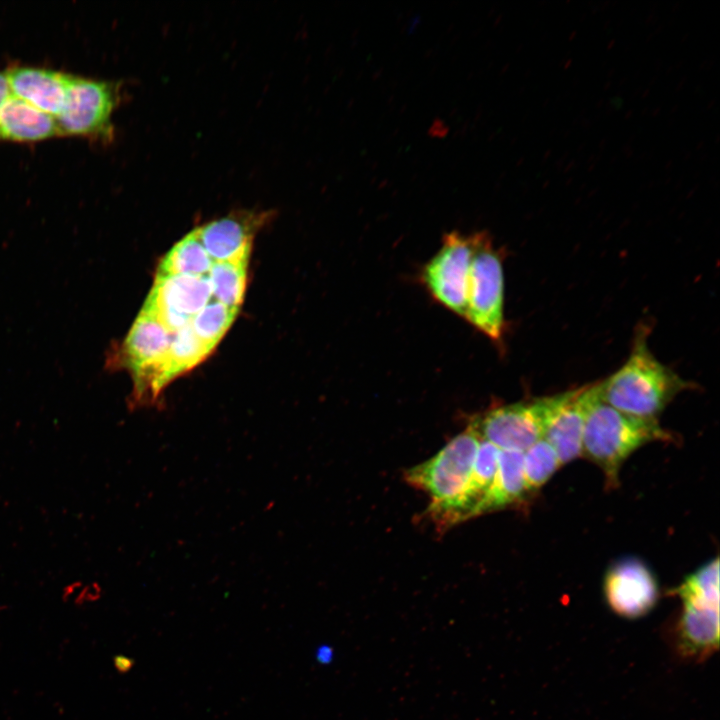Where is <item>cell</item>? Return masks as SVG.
Segmentation results:
<instances>
[{"mask_svg": "<svg viewBox=\"0 0 720 720\" xmlns=\"http://www.w3.org/2000/svg\"><path fill=\"white\" fill-rule=\"evenodd\" d=\"M597 393V383L555 394L543 439L555 450L561 464L582 454L586 416Z\"/></svg>", "mask_w": 720, "mask_h": 720, "instance_id": "10", "label": "cell"}, {"mask_svg": "<svg viewBox=\"0 0 720 720\" xmlns=\"http://www.w3.org/2000/svg\"><path fill=\"white\" fill-rule=\"evenodd\" d=\"M609 607L619 616L634 619L652 610L658 599V584L640 560L627 558L615 563L604 580Z\"/></svg>", "mask_w": 720, "mask_h": 720, "instance_id": "9", "label": "cell"}, {"mask_svg": "<svg viewBox=\"0 0 720 720\" xmlns=\"http://www.w3.org/2000/svg\"><path fill=\"white\" fill-rule=\"evenodd\" d=\"M657 419L634 417L603 402L597 393L590 404L582 436V454L603 471L614 487L622 464L638 448L653 441L670 440Z\"/></svg>", "mask_w": 720, "mask_h": 720, "instance_id": "2", "label": "cell"}, {"mask_svg": "<svg viewBox=\"0 0 720 720\" xmlns=\"http://www.w3.org/2000/svg\"><path fill=\"white\" fill-rule=\"evenodd\" d=\"M555 395L516 402L474 417L470 425L480 439L499 450L526 451L543 438Z\"/></svg>", "mask_w": 720, "mask_h": 720, "instance_id": "6", "label": "cell"}, {"mask_svg": "<svg viewBox=\"0 0 720 720\" xmlns=\"http://www.w3.org/2000/svg\"><path fill=\"white\" fill-rule=\"evenodd\" d=\"M247 266L248 261L213 263L208 278L216 301L239 309L246 289Z\"/></svg>", "mask_w": 720, "mask_h": 720, "instance_id": "20", "label": "cell"}, {"mask_svg": "<svg viewBox=\"0 0 720 720\" xmlns=\"http://www.w3.org/2000/svg\"><path fill=\"white\" fill-rule=\"evenodd\" d=\"M122 98L119 81L70 74L67 96L55 117L61 135L83 136L109 144L115 136L112 114Z\"/></svg>", "mask_w": 720, "mask_h": 720, "instance_id": "4", "label": "cell"}, {"mask_svg": "<svg viewBox=\"0 0 720 720\" xmlns=\"http://www.w3.org/2000/svg\"><path fill=\"white\" fill-rule=\"evenodd\" d=\"M561 462L553 447L540 439L523 452V476L526 493L540 489L559 469Z\"/></svg>", "mask_w": 720, "mask_h": 720, "instance_id": "21", "label": "cell"}, {"mask_svg": "<svg viewBox=\"0 0 720 720\" xmlns=\"http://www.w3.org/2000/svg\"><path fill=\"white\" fill-rule=\"evenodd\" d=\"M475 242L476 233H447L441 248L424 265L421 272V280L432 297L463 318Z\"/></svg>", "mask_w": 720, "mask_h": 720, "instance_id": "7", "label": "cell"}, {"mask_svg": "<svg viewBox=\"0 0 720 720\" xmlns=\"http://www.w3.org/2000/svg\"><path fill=\"white\" fill-rule=\"evenodd\" d=\"M500 450L480 439L471 479L463 496L456 523L478 516L480 508L495 480Z\"/></svg>", "mask_w": 720, "mask_h": 720, "instance_id": "17", "label": "cell"}, {"mask_svg": "<svg viewBox=\"0 0 720 720\" xmlns=\"http://www.w3.org/2000/svg\"><path fill=\"white\" fill-rule=\"evenodd\" d=\"M11 95L5 71L0 72V108Z\"/></svg>", "mask_w": 720, "mask_h": 720, "instance_id": "25", "label": "cell"}, {"mask_svg": "<svg viewBox=\"0 0 720 720\" xmlns=\"http://www.w3.org/2000/svg\"><path fill=\"white\" fill-rule=\"evenodd\" d=\"M479 442L480 437L469 424L434 457L406 472L407 482L430 496L428 513L441 527L456 524Z\"/></svg>", "mask_w": 720, "mask_h": 720, "instance_id": "3", "label": "cell"}, {"mask_svg": "<svg viewBox=\"0 0 720 720\" xmlns=\"http://www.w3.org/2000/svg\"><path fill=\"white\" fill-rule=\"evenodd\" d=\"M173 333L155 317L140 311L119 347L107 360L110 368H124L138 378L167 354Z\"/></svg>", "mask_w": 720, "mask_h": 720, "instance_id": "11", "label": "cell"}, {"mask_svg": "<svg viewBox=\"0 0 720 720\" xmlns=\"http://www.w3.org/2000/svg\"><path fill=\"white\" fill-rule=\"evenodd\" d=\"M5 73L12 95L54 117L60 113L70 74L29 65H14Z\"/></svg>", "mask_w": 720, "mask_h": 720, "instance_id": "14", "label": "cell"}, {"mask_svg": "<svg viewBox=\"0 0 720 720\" xmlns=\"http://www.w3.org/2000/svg\"><path fill=\"white\" fill-rule=\"evenodd\" d=\"M680 600L692 599L719 604V561L714 559L689 575L673 591Z\"/></svg>", "mask_w": 720, "mask_h": 720, "instance_id": "23", "label": "cell"}, {"mask_svg": "<svg viewBox=\"0 0 720 720\" xmlns=\"http://www.w3.org/2000/svg\"><path fill=\"white\" fill-rule=\"evenodd\" d=\"M672 632L677 653L684 659L701 662L711 656L719 643V604L685 599Z\"/></svg>", "mask_w": 720, "mask_h": 720, "instance_id": "13", "label": "cell"}, {"mask_svg": "<svg viewBox=\"0 0 720 720\" xmlns=\"http://www.w3.org/2000/svg\"><path fill=\"white\" fill-rule=\"evenodd\" d=\"M316 657L321 663H328L332 658V651L329 647H320L317 651Z\"/></svg>", "mask_w": 720, "mask_h": 720, "instance_id": "26", "label": "cell"}, {"mask_svg": "<svg viewBox=\"0 0 720 720\" xmlns=\"http://www.w3.org/2000/svg\"><path fill=\"white\" fill-rule=\"evenodd\" d=\"M212 351L194 333L190 323L173 333L172 342L164 358L169 383L178 375L195 367Z\"/></svg>", "mask_w": 720, "mask_h": 720, "instance_id": "19", "label": "cell"}, {"mask_svg": "<svg viewBox=\"0 0 720 720\" xmlns=\"http://www.w3.org/2000/svg\"><path fill=\"white\" fill-rule=\"evenodd\" d=\"M212 296L208 275H157L141 311L155 317L171 333L183 328Z\"/></svg>", "mask_w": 720, "mask_h": 720, "instance_id": "8", "label": "cell"}, {"mask_svg": "<svg viewBox=\"0 0 720 720\" xmlns=\"http://www.w3.org/2000/svg\"><path fill=\"white\" fill-rule=\"evenodd\" d=\"M239 309L218 301L208 303L190 321L196 336L212 350L233 323Z\"/></svg>", "mask_w": 720, "mask_h": 720, "instance_id": "22", "label": "cell"}, {"mask_svg": "<svg viewBox=\"0 0 720 720\" xmlns=\"http://www.w3.org/2000/svg\"><path fill=\"white\" fill-rule=\"evenodd\" d=\"M113 661L115 668L121 673L128 672L134 665L133 659L123 655L115 656Z\"/></svg>", "mask_w": 720, "mask_h": 720, "instance_id": "24", "label": "cell"}, {"mask_svg": "<svg viewBox=\"0 0 720 720\" xmlns=\"http://www.w3.org/2000/svg\"><path fill=\"white\" fill-rule=\"evenodd\" d=\"M59 135L54 116L12 94L0 108V140L35 142Z\"/></svg>", "mask_w": 720, "mask_h": 720, "instance_id": "15", "label": "cell"}, {"mask_svg": "<svg viewBox=\"0 0 720 720\" xmlns=\"http://www.w3.org/2000/svg\"><path fill=\"white\" fill-rule=\"evenodd\" d=\"M648 327L638 328L626 362L598 383L600 399L625 414L656 419L691 384L662 364L650 351Z\"/></svg>", "mask_w": 720, "mask_h": 720, "instance_id": "1", "label": "cell"}, {"mask_svg": "<svg viewBox=\"0 0 720 720\" xmlns=\"http://www.w3.org/2000/svg\"><path fill=\"white\" fill-rule=\"evenodd\" d=\"M464 319L495 342L503 337L505 320L502 259L486 232L476 233Z\"/></svg>", "mask_w": 720, "mask_h": 720, "instance_id": "5", "label": "cell"}, {"mask_svg": "<svg viewBox=\"0 0 720 720\" xmlns=\"http://www.w3.org/2000/svg\"><path fill=\"white\" fill-rule=\"evenodd\" d=\"M213 263L200 240L198 228H195L163 257L157 275L204 276L208 275Z\"/></svg>", "mask_w": 720, "mask_h": 720, "instance_id": "18", "label": "cell"}, {"mask_svg": "<svg viewBox=\"0 0 720 720\" xmlns=\"http://www.w3.org/2000/svg\"><path fill=\"white\" fill-rule=\"evenodd\" d=\"M526 495L523 452L500 450L495 480L479 515L519 503Z\"/></svg>", "mask_w": 720, "mask_h": 720, "instance_id": "16", "label": "cell"}, {"mask_svg": "<svg viewBox=\"0 0 720 720\" xmlns=\"http://www.w3.org/2000/svg\"><path fill=\"white\" fill-rule=\"evenodd\" d=\"M268 212L238 211L198 227L200 240L213 262L248 261L254 234Z\"/></svg>", "mask_w": 720, "mask_h": 720, "instance_id": "12", "label": "cell"}]
</instances>
